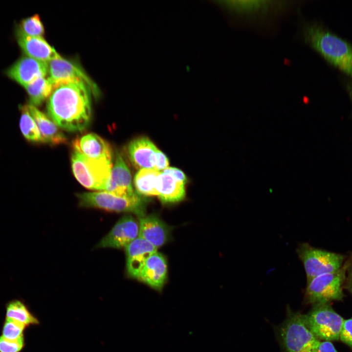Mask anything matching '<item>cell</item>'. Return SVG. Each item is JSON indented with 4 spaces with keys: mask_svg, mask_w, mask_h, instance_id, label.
Segmentation results:
<instances>
[{
    "mask_svg": "<svg viewBox=\"0 0 352 352\" xmlns=\"http://www.w3.org/2000/svg\"><path fill=\"white\" fill-rule=\"evenodd\" d=\"M88 86L78 80H66L54 83L47 102L50 119L66 131L85 130L91 118L90 93Z\"/></svg>",
    "mask_w": 352,
    "mask_h": 352,
    "instance_id": "6da1fadb",
    "label": "cell"
},
{
    "mask_svg": "<svg viewBox=\"0 0 352 352\" xmlns=\"http://www.w3.org/2000/svg\"><path fill=\"white\" fill-rule=\"evenodd\" d=\"M74 151L92 158L112 160L113 154L110 144L98 135L90 133L75 138L72 143Z\"/></svg>",
    "mask_w": 352,
    "mask_h": 352,
    "instance_id": "2e32d148",
    "label": "cell"
},
{
    "mask_svg": "<svg viewBox=\"0 0 352 352\" xmlns=\"http://www.w3.org/2000/svg\"><path fill=\"white\" fill-rule=\"evenodd\" d=\"M48 62L27 56L18 59L5 72L7 76L24 88L35 80L48 74Z\"/></svg>",
    "mask_w": 352,
    "mask_h": 352,
    "instance_id": "8fae6325",
    "label": "cell"
},
{
    "mask_svg": "<svg viewBox=\"0 0 352 352\" xmlns=\"http://www.w3.org/2000/svg\"><path fill=\"white\" fill-rule=\"evenodd\" d=\"M16 31L18 44L25 56L45 62L61 57L43 37L26 35L18 28Z\"/></svg>",
    "mask_w": 352,
    "mask_h": 352,
    "instance_id": "9a60e30c",
    "label": "cell"
},
{
    "mask_svg": "<svg viewBox=\"0 0 352 352\" xmlns=\"http://www.w3.org/2000/svg\"><path fill=\"white\" fill-rule=\"evenodd\" d=\"M161 172L151 168L142 169L134 177L136 193L140 196H157V179Z\"/></svg>",
    "mask_w": 352,
    "mask_h": 352,
    "instance_id": "7402d4cb",
    "label": "cell"
},
{
    "mask_svg": "<svg viewBox=\"0 0 352 352\" xmlns=\"http://www.w3.org/2000/svg\"><path fill=\"white\" fill-rule=\"evenodd\" d=\"M315 352H338L330 341H320Z\"/></svg>",
    "mask_w": 352,
    "mask_h": 352,
    "instance_id": "d6a6232c",
    "label": "cell"
},
{
    "mask_svg": "<svg viewBox=\"0 0 352 352\" xmlns=\"http://www.w3.org/2000/svg\"><path fill=\"white\" fill-rule=\"evenodd\" d=\"M167 274V265L164 256L157 251L151 256L141 270L138 279L153 289L160 291Z\"/></svg>",
    "mask_w": 352,
    "mask_h": 352,
    "instance_id": "e0dca14e",
    "label": "cell"
},
{
    "mask_svg": "<svg viewBox=\"0 0 352 352\" xmlns=\"http://www.w3.org/2000/svg\"><path fill=\"white\" fill-rule=\"evenodd\" d=\"M126 268L128 275L138 279L149 258L157 248L146 240L138 237L125 247Z\"/></svg>",
    "mask_w": 352,
    "mask_h": 352,
    "instance_id": "5bb4252c",
    "label": "cell"
},
{
    "mask_svg": "<svg viewBox=\"0 0 352 352\" xmlns=\"http://www.w3.org/2000/svg\"><path fill=\"white\" fill-rule=\"evenodd\" d=\"M71 164L74 176L83 186L90 190L105 191L112 168V160L89 158L74 151Z\"/></svg>",
    "mask_w": 352,
    "mask_h": 352,
    "instance_id": "277c9868",
    "label": "cell"
},
{
    "mask_svg": "<svg viewBox=\"0 0 352 352\" xmlns=\"http://www.w3.org/2000/svg\"><path fill=\"white\" fill-rule=\"evenodd\" d=\"M163 173L170 175L177 180L185 184L188 179L185 174L180 169L175 167H168L163 171Z\"/></svg>",
    "mask_w": 352,
    "mask_h": 352,
    "instance_id": "4dcf8cb0",
    "label": "cell"
},
{
    "mask_svg": "<svg viewBox=\"0 0 352 352\" xmlns=\"http://www.w3.org/2000/svg\"><path fill=\"white\" fill-rule=\"evenodd\" d=\"M27 106L30 113L40 130L43 142L51 145L66 143L67 139L66 136L50 118L39 110L36 107L31 105Z\"/></svg>",
    "mask_w": 352,
    "mask_h": 352,
    "instance_id": "ffe728a7",
    "label": "cell"
},
{
    "mask_svg": "<svg viewBox=\"0 0 352 352\" xmlns=\"http://www.w3.org/2000/svg\"><path fill=\"white\" fill-rule=\"evenodd\" d=\"M168 157L162 152L157 149L154 156L153 169L160 172L168 168Z\"/></svg>",
    "mask_w": 352,
    "mask_h": 352,
    "instance_id": "f546056e",
    "label": "cell"
},
{
    "mask_svg": "<svg viewBox=\"0 0 352 352\" xmlns=\"http://www.w3.org/2000/svg\"><path fill=\"white\" fill-rule=\"evenodd\" d=\"M311 310L305 315L307 324L315 336L326 341L338 340L344 321L329 303L313 305Z\"/></svg>",
    "mask_w": 352,
    "mask_h": 352,
    "instance_id": "ba28073f",
    "label": "cell"
},
{
    "mask_svg": "<svg viewBox=\"0 0 352 352\" xmlns=\"http://www.w3.org/2000/svg\"><path fill=\"white\" fill-rule=\"evenodd\" d=\"M117 196L129 197L134 195L131 175L122 155L116 152L113 166L105 191Z\"/></svg>",
    "mask_w": 352,
    "mask_h": 352,
    "instance_id": "4fadbf2b",
    "label": "cell"
},
{
    "mask_svg": "<svg viewBox=\"0 0 352 352\" xmlns=\"http://www.w3.org/2000/svg\"><path fill=\"white\" fill-rule=\"evenodd\" d=\"M6 317L14 320L26 327L39 324V320L29 311L26 305L19 299L9 301L5 306Z\"/></svg>",
    "mask_w": 352,
    "mask_h": 352,
    "instance_id": "cb8c5ba5",
    "label": "cell"
},
{
    "mask_svg": "<svg viewBox=\"0 0 352 352\" xmlns=\"http://www.w3.org/2000/svg\"><path fill=\"white\" fill-rule=\"evenodd\" d=\"M18 29L26 35L43 37L44 28L40 16L35 14L22 19Z\"/></svg>",
    "mask_w": 352,
    "mask_h": 352,
    "instance_id": "484cf974",
    "label": "cell"
},
{
    "mask_svg": "<svg viewBox=\"0 0 352 352\" xmlns=\"http://www.w3.org/2000/svg\"><path fill=\"white\" fill-rule=\"evenodd\" d=\"M347 89L350 97L352 99V83H350L349 84H348V85H347Z\"/></svg>",
    "mask_w": 352,
    "mask_h": 352,
    "instance_id": "836d02e7",
    "label": "cell"
},
{
    "mask_svg": "<svg viewBox=\"0 0 352 352\" xmlns=\"http://www.w3.org/2000/svg\"><path fill=\"white\" fill-rule=\"evenodd\" d=\"M24 345V337L11 340L0 336V352H20Z\"/></svg>",
    "mask_w": 352,
    "mask_h": 352,
    "instance_id": "83f0119b",
    "label": "cell"
},
{
    "mask_svg": "<svg viewBox=\"0 0 352 352\" xmlns=\"http://www.w3.org/2000/svg\"><path fill=\"white\" fill-rule=\"evenodd\" d=\"M139 235L156 248L162 246L167 242L168 226L157 216L144 215L139 217Z\"/></svg>",
    "mask_w": 352,
    "mask_h": 352,
    "instance_id": "d6986e66",
    "label": "cell"
},
{
    "mask_svg": "<svg viewBox=\"0 0 352 352\" xmlns=\"http://www.w3.org/2000/svg\"><path fill=\"white\" fill-rule=\"evenodd\" d=\"M77 196L82 207L114 212H132L139 217L145 215V200L137 193L129 197L117 196L106 191L85 192Z\"/></svg>",
    "mask_w": 352,
    "mask_h": 352,
    "instance_id": "8992f818",
    "label": "cell"
},
{
    "mask_svg": "<svg viewBox=\"0 0 352 352\" xmlns=\"http://www.w3.org/2000/svg\"><path fill=\"white\" fill-rule=\"evenodd\" d=\"M184 185L170 175L161 172L157 179L158 197L163 203L180 201L185 197Z\"/></svg>",
    "mask_w": 352,
    "mask_h": 352,
    "instance_id": "44dd1931",
    "label": "cell"
},
{
    "mask_svg": "<svg viewBox=\"0 0 352 352\" xmlns=\"http://www.w3.org/2000/svg\"><path fill=\"white\" fill-rule=\"evenodd\" d=\"M306 273L307 282L319 275L336 271L345 262V256L301 243L297 250Z\"/></svg>",
    "mask_w": 352,
    "mask_h": 352,
    "instance_id": "52a82bcc",
    "label": "cell"
},
{
    "mask_svg": "<svg viewBox=\"0 0 352 352\" xmlns=\"http://www.w3.org/2000/svg\"><path fill=\"white\" fill-rule=\"evenodd\" d=\"M347 260L339 270L316 276L307 282L305 302L313 305L340 301L344 297Z\"/></svg>",
    "mask_w": 352,
    "mask_h": 352,
    "instance_id": "5b68a950",
    "label": "cell"
},
{
    "mask_svg": "<svg viewBox=\"0 0 352 352\" xmlns=\"http://www.w3.org/2000/svg\"><path fill=\"white\" fill-rule=\"evenodd\" d=\"M220 4L228 10L238 15L251 16L278 12L288 5L286 1L254 0H223Z\"/></svg>",
    "mask_w": 352,
    "mask_h": 352,
    "instance_id": "7c38bea8",
    "label": "cell"
},
{
    "mask_svg": "<svg viewBox=\"0 0 352 352\" xmlns=\"http://www.w3.org/2000/svg\"><path fill=\"white\" fill-rule=\"evenodd\" d=\"M283 352H315L320 341L309 329L305 315L289 310L278 330Z\"/></svg>",
    "mask_w": 352,
    "mask_h": 352,
    "instance_id": "3957f363",
    "label": "cell"
},
{
    "mask_svg": "<svg viewBox=\"0 0 352 352\" xmlns=\"http://www.w3.org/2000/svg\"><path fill=\"white\" fill-rule=\"evenodd\" d=\"M29 101V105L35 107L41 105L48 99L53 88V82L48 77H42L24 87Z\"/></svg>",
    "mask_w": 352,
    "mask_h": 352,
    "instance_id": "603a6c76",
    "label": "cell"
},
{
    "mask_svg": "<svg viewBox=\"0 0 352 352\" xmlns=\"http://www.w3.org/2000/svg\"><path fill=\"white\" fill-rule=\"evenodd\" d=\"M48 78L53 83L66 80H78L87 84L95 96H98L97 86L88 76L78 63L62 57L48 62Z\"/></svg>",
    "mask_w": 352,
    "mask_h": 352,
    "instance_id": "9c48e42d",
    "label": "cell"
},
{
    "mask_svg": "<svg viewBox=\"0 0 352 352\" xmlns=\"http://www.w3.org/2000/svg\"><path fill=\"white\" fill-rule=\"evenodd\" d=\"M304 42L329 64L352 77V44L320 24L304 22L301 27Z\"/></svg>",
    "mask_w": 352,
    "mask_h": 352,
    "instance_id": "7a4b0ae2",
    "label": "cell"
},
{
    "mask_svg": "<svg viewBox=\"0 0 352 352\" xmlns=\"http://www.w3.org/2000/svg\"><path fill=\"white\" fill-rule=\"evenodd\" d=\"M139 223L131 215L122 217L97 244L98 248L125 247L138 237Z\"/></svg>",
    "mask_w": 352,
    "mask_h": 352,
    "instance_id": "30bf717a",
    "label": "cell"
},
{
    "mask_svg": "<svg viewBox=\"0 0 352 352\" xmlns=\"http://www.w3.org/2000/svg\"><path fill=\"white\" fill-rule=\"evenodd\" d=\"M26 327L23 324L10 318H5L1 330V336L14 340L24 337V330Z\"/></svg>",
    "mask_w": 352,
    "mask_h": 352,
    "instance_id": "4316f807",
    "label": "cell"
},
{
    "mask_svg": "<svg viewBox=\"0 0 352 352\" xmlns=\"http://www.w3.org/2000/svg\"><path fill=\"white\" fill-rule=\"evenodd\" d=\"M347 268L345 283L346 287L352 294V254L347 260Z\"/></svg>",
    "mask_w": 352,
    "mask_h": 352,
    "instance_id": "1f68e13d",
    "label": "cell"
},
{
    "mask_svg": "<svg viewBox=\"0 0 352 352\" xmlns=\"http://www.w3.org/2000/svg\"><path fill=\"white\" fill-rule=\"evenodd\" d=\"M20 128L23 137L33 143L43 142L38 127L31 115L27 105L21 107Z\"/></svg>",
    "mask_w": 352,
    "mask_h": 352,
    "instance_id": "d4e9b609",
    "label": "cell"
},
{
    "mask_svg": "<svg viewBox=\"0 0 352 352\" xmlns=\"http://www.w3.org/2000/svg\"><path fill=\"white\" fill-rule=\"evenodd\" d=\"M157 148L146 137H140L131 141L127 146V153L130 162L136 169H153Z\"/></svg>",
    "mask_w": 352,
    "mask_h": 352,
    "instance_id": "ac0fdd59",
    "label": "cell"
},
{
    "mask_svg": "<svg viewBox=\"0 0 352 352\" xmlns=\"http://www.w3.org/2000/svg\"><path fill=\"white\" fill-rule=\"evenodd\" d=\"M339 339L345 344L352 347V318L344 320Z\"/></svg>",
    "mask_w": 352,
    "mask_h": 352,
    "instance_id": "f1b7e54d",
    "label": "cell"
}]
</instances>
